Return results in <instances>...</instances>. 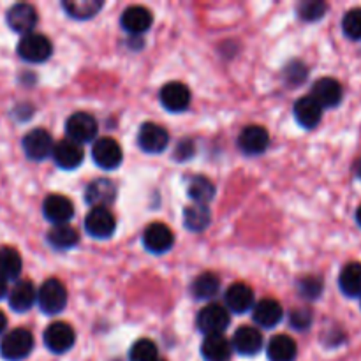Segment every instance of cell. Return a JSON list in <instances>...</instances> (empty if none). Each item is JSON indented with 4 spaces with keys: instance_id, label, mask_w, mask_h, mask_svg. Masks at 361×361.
Here are the masks:
<instances>
[{
    "instance_id": "obj_35",
    "label": "cell",
    "mask_w": 361,
    "mask_h": 361,
    "mask_svg": "<svg viewBox=\"0 0 361 361\" xmlns=\"http://www.w3.org/2000/svg\"><path fill=\"white\" fill-rule=\"evenodd\" d=\"M298 16L303 21H317L326 14L328 6L321 0H305V2L298 4Z\"/></svg>"
},
{
    "instance_id": "obj_40",
    "label": "cell",
    "mask_w": 361,
    "mask_h": 361,
    "mask_svg": "<svg viewBox=\"0 0 361 361\" xmlns=\"http://www.w3.org/2000/svg\"><path fill=\"white\" fill-rule=\"evenodd\" d=\"M194 155V145L189 140L182 141V143L176 145L175 148V159L176 161H187Z\"/></svg>"
},
{
    "instance_id": "obj_27",
    "label": "cell",
    "mask_w": 361,
    "mask_h": 361,
    "mask_svg": "<svg viewBox=\"0 0 361 361\" xmlns=\"http://www.w3.org/2000/svg\"><path fill=\"white\" fill-rule=\"evenodd\" d=\"M46 240H48V243L53 249L69 250L80 243V233L69 224L53 226L48 231V235H46Z\"/></svg>"
},
{
    "instance_id": "obj_32",
    "label": "cell",
    "mask_w": 361,
    "mask_h": 361,
    "mask_svg": "<svg viewBox=\"0 0 361 361\" xmlns=\"http://www.w3.org/2000/svg\"><path fill=\"white\" fill-rule=\"evenodd\" d=\"M189 197L196 204H207L212 203L215 197V185L210 178L207 176H194L189 183Z\"/></svg>"
},
{
    "instance_id": "obj_4",
    "label": "cell",
    "mask_w": 361,
    "mask_h": 361,
    "mask_svg": "<svg viewBox=\"0 0 361 361\" xmlns=\"http://www.w3.org/2000/svg\"><path fill=\"white\" fill-rule=\"evenodd\" d=\"M229 323H231L229 310L224 305H219V303H208L207 307L200 310L196 317L197 330L204 334V337L207 335L224 334Z\"/></svg>"
},
{
    "instance_id": "obj_42",
    "label": "cell",
    "mask_w": 361,
    "mask_h": 361,
    "mask_svg": "<svg viewBox=\"0 0 361 361\" xmlns=\"http://www.w3.org/2000/svg\"><path fill=\"white\" fill-rule=\"evenodd\" d=\"M6 328H7V317H6V314H4L2 310H0V337H2V335H4Z\"/></svg>"
},
{
    "instance_id": "obj_29",
    "label": "cell",
    "mask_w": 361,
    "mask_h": 361,
    "mask_svg": "<svg viewBox=\"0 0 361 361\" xmlns=\"http://www.w3.org/2000/svg\"><path fill=\"white\" fill-rule=\"evenodd\" d=\"M23 270V259L20 252L13 247H2L0 249V277L4 281H16Z\"/></svg>"
},
{
    "instance_id": "obj_39",
    "label": "cell",
    "mask_w": 361,
    "mask_h": 361,
    "mask_svg": "<svg viewBox=\"0 0 361 361\" xmlns=\"http://www.w3.org/2000/svg\"><path fill=\"white\" fill-rule=\"evenodd\" d=\"M286 78H288L289 83H295V87H298V85L307 78L305 66H302L300 62H293L291 66L286 69Z\"/></svg>"
},
{
    "instance_id": "obj_37",
    "label": "cell",
    "mask_w": 361,
    "mask_h": 361,
    "mask_svg": "<svg viewBox=\"0 0 361 361\" xmlns=\"http://www.w3.org/2000/svg\"><path fill=\"white\" fill-rule=\"evenodd\" d=\"M298 291L303 298L316 300L317 296L323 293V282H321V279L317 277H305L300 281Z\"/></svg>"
},
{
    "instance_id": "obj_23",
    "label": "cell",
    "mask_w": 361,
    "mask_h": 361,
    "mask_svg": "<svg viewBox=\"0 0 361 361\" xmlns=\"http://www.w3.org/2000/svg\"><path fill=\"white\" fill-rule=\"evenodd\" d=\"M233 349L231 341L224 337V334L219 335H207L201 344V355L204 361H231Z\"/></svg>"
},
{
    "instance_id": "obj_5",
    "label": "cell",
    "mask_w": 361,
    "mask_h": 361,
    "mask_svg": "<svg viewBox=\"0 0 361 361\" xmlns=\"http://www.w3.org/2000/svg\"><path fill=\"white\" fill-rule=\"evenodd\" d=\"M55 141H53L51 134L44 129H32L27 133L21 141L25 155L30 161H44V159L51 157L53 150H55Z\"/></svg>"
},
{
    "instance_id": "obj_25",
    "label": "cell",
    "mask_w": 361,
    "mask_h": 361,
    "mask_svg": "<svg viewBox=\"0 0 361 361\" xmlns=\"http://www.w3.org/2000/svg\"><path fill=\"white\" fill-rule=\"evenodd\" d=\"M293 113H295L296 122L303 129H314L321 122V118H323V108L310 95L300 97L295 102V106H293Z\"/></svg>"
},
{
    "instance_id": "obj_41",
    "label": "cell",
    "mask_w": 361,
    "mask_h": 361,
    "mask_svg": "<svg viewBox=\"0 0 361 361\" xmlns=\"http://www.w3.org/2000/svg\"><path fill=\"white\" fill-rule=\"evenodd\" d=\"M6 296H9V286H7V281L0 277V300L6 298Z\"/></svg>"
},
{
    "instance_id": "obj_9",
    "label": "cell",
    "mask_w": 361,
    "mask_h": 361,
    "mask_svg": "<svg viewBox=\"0 0 361 361\" xmlns=\"http://www.w3.org/2000/svg\"><path fill=\"white\" fill-rule=\"evenodd\" d=\"M6 21L11 30L16 32V34H21V37H23V35H28L34 32L35 25L39 21L37 11L30 4H14L7 11Z\"/></svg>"
},
{
    "instance_id": "obj_43",
    "label": "cell",
    "mask_w": 361,
    "mask_h": 361,
    "mask_svg": "<svg viewBox=\"0 0 361 361\" xmlns=\"http://www.w3.org/2000/svg\"><path fill=\"white\" fill-rule=\"evenodd\" d=\"M356 176L361 180V157H360V161L356 162Z\"/></svg>"
},
{
    "instance_id": "obj_14",
    "label": "cell",
    "mask_w": 361,
    "mask_h": 361,
    "mask_svg": "<svg viewBox=\"0 0 361 361\" xmlns=\"http://www.w3.org/2000/svg\"><path fill=\"white\" fill-rule=\"evenodd\" d=\"M161 104L171 113H182L190 106V90L182 81H169L161 88Z\"/></svg>"
},
{
    "instance_id": "obj_3",
    "label": "cell",
    "mask_w": 361,
    "mask_h": 361,
    "mask_svg": "<svg viewBox=\"0 0 361 361\" xmlns=\"http://www.w3.org/2000/svg\"><path fill=\"white\" fill-rule=\"evenodd\" d=\"M18 56L28 63H42L51 56L53 44L46 35L32 32V34L23 35L18 42Z\"/></svg>"
},
{
    "instance_id": "obj_45",
    "label": "cell",
    "mask_w": 361,
    "mask_h": 361,
    "mask_svg": "<svg viewBox=\"0 0 361 361\" xmlns=\"http://www.w3.org/2000/svg\"><path fill=\"white\" fill-rule=\"evenodd\" d=\"M157 361H164V360H161V358H159V360H157Z\"/></svg>"
},
{
    "instance_id": "obj_44",
    "label": "cell",
    "mask_w": 361,
    "mask_h": 361,
    "mask_svg": "<svg viewBox=\"0 0 361 361\" xmlns=\"http://www.w3.org/2000/svg\"><path fill=\"white\" fill-rule=\"evenodd\" d=\"M356 221H358V224L361 226V204L358 207V210H356Z\"/></svg>"
},
{
    "instance_id": "obj_10",
    "label": "cell",
    "mask_w": 361,
    "mask_h": 361,
    "mask_svg": "<svg viewBox=\"0 0 361 361\" xmlns=\"http://www.w3.org/2000/svg\"><path fill=\"white\" fill-rule=\"evenodd\" d=\"M42 215L53 226L69 224L71 219L74 217V204L69 197L62 194H49L42 201Z\"/></svg>"
},
{
    "instance_id": "obj_26",
    "label": "cell",
    "mask_w": 361,
    "mask_h": 361,
    "mask_svg": "<svg viewBox=\"0 0 361 361\" xmlns=\"http://www.w3.org/2000/svg\"><path fill=\"white\" fill-rule=\"evenodd\" d=\"M267 355L270 361H295L298 355V345L288 335H275L268 342Z\"/></svg>"
},
{
    "instance_id": "obj_36",
    "label": "cell",
    "mask_w": 361,
    "mask_h": 361,
    "mask_svg": "<svg viewBox=\"0 0 361 361\" xmlns=\"http://www.w3.org/2000/svg\"><path fill=\"white\" fill-rule=\"evenodd\" d=\"M342 30L353 41H360L361 39V7L348 11L342 20Z\"/></svg>"
},
{
    "instance_id": "obj_1",
    "label": "cell",
    "mask_w": 361,
    "mask_h": 361,
    "mask_svg": "<svg viewBox=\"0 0 361 361\" xmlns=\"http://www.w3.org/2000/svg\"><path fill=\"white\" fill-rule=\"evenodd\" d=\"M34 351V335L25 328H16L0 341V356L7 361H21Z\"/></svg>"
},
{
    "instance_id": "obj_2",
    "label": "cell",
    "mask_w": 361,
    "mask_h": 361,
    "mask_svg": "<svg viewBox=\"0 0 361 361\" xmlns=\"http://www.w3.org/2000/svg\"><path fill=\"white\" fill-rule=\"evenodd\" d=\"M37 305L48 316L60 314L67 305V289L59 279H48L37 289Z\"/></svg>"
},
{
    "instance_id": "obj_31",
    "label": "cell",
    "mask_w": 361,
    "mask_h": 361,
    "mask_svg": "<svg viewBox=\"0 0 361 361\" xmlns=\"http://www.w3.org/2000/svg\"><path fill=\"white\" fill-rule=\"evenodd\" d=\"M212 222V212L208 210L207 204L192 203L183 212V224L189 231H204Z\"/></svg>"
},
{
    "instance_id": "obj_13",
    "label": "cell",
    "mask_w": 361,
    "mask_h": 361,
    "mask_svg": "<svg viewBox=\"0 0 361 361\" xmlns=\"http://www.w3.org/2000/svg\"><path fill=\"white\" fill-rule=\"evenodd\" d=\"M175 243V235L162 222H154L143 231V245L152 254H164L171 250Z\"/></svg>"
},
{
    "instance_id": "obj_20",
    "label": "cell",
    "mask_w": 361,
    "mask_h": 361,
    "mask_svg": "<svg viewBox=\"0 0 361 361\" xmlns=\"http://www.w3.org/2000/svg\"><path fill=\"white\" fill-rule=\"evenodd\" d=\"M233 349L242 356H256L263 349V335L254 326H242L233 335Z\"/></svg>"
},
{
    "instance_id": "obj_18",
    "label": "cell",
    "mask_w": 361,
    "mask_h": 361,
    "mask_svg": "<svg viewBox=\"0 0 361 361\" xmlns=\"http://www.w3.org/2000/svg\"><path fill=\"white\" fill-rule=\"evenodd\" d=\"M120 23H122L123 30L129 32L130 35L140 37L141 34H145V32L152 27V23H154V16H152V13L147 9V7L130 6L122 13Z\"/></svg>"
},
{
    "instance_id": "obj_19",
    "label": "cell",
    "mask_w": 361,
    "mask_h": 361,
    "mask_svg": "<svg viewBox=\"0 0 361 361\" xmlns=\"http://www.w3.org/2000/svg\"><path fill=\"white\" fill-rule=\"evenodd\" d=\"M116 185L108 178H97L85 189V200L94 208H106L116 200Z\"/></svg>"
},
{
    "instance_id": "obj_11",
    "label": "cell",
    "mask_w": 361,
    "mask_h": 361,
    "mask_svg": "<svg viewBox=\"0 0 361 361\" xmlns=\"http://www.w3.org/2000/svg\"><path fill=\"white\" fill-rule=\"evenodd\" d=\"M169 134L162 126L154 122H147L140 127L137 133V145L147 154H161L168 148Z\"/></svg>"
},
{
    "instance_id": "obj_22",
    "label": "cell",
    "mask_w": 361,
    "mask_h": 361,
    "mask_svg": "<svg viewBox=\"0 0 361 361\" xmlns=\"http://www.w3.org/2000/svg\"><path fill=\"white\" fill-rule=\"evenodd\" d=\"M7 302L14 312H27L37 303V289L30 281H18L9 291Z\"/></svg>"
},
{
    "instance_id": "obj_28",
    "label": "cell",
    "mask_w": 361,
    "mask_h": 361,
    "mask_svg": "<svg viewBox=\"0 0 361 361\" xmlns=\"http://www.w3.org/2000/svg\"><path fill=\"white\" fill-rule=\"evenodd\" d=\"M341 291L349 298H361V263H349L338 275Z\"/></svg>"
},
{
    "instance_id": "obj_33",
    "label": "cell",
    "mask_w": 361,
    "mask_h": 361,
    "mask_svg": "<svg viewBox=\"0 0 361 361\" xmlns=\"http://www.w3.org/2000/svg\"><path fill=\"white\" fill-rule=\"evenodd\" d=\"M102 6L104 4L101 0H69L62 4L66 13L74 20H90L102 9Z\"/></svg>"
},
{
    "instance_id": "obj_12",
    "label": "cell",
    "mask_w": 361,
    "mask_h": 361,
    "mask_svg": "<svg viewBox=\"0 0 361 361\" xmlns=\"http://www.w3.org/2000/svg\"><path fill=\"white\" fill-rule=\"evenodd\" d=\"M94 162L102 169H116L123 161L122 147L113 137H101L92 147Z\"/></svg>"
},
{
    "instance_id": "obj_21",
    "label": "cell",
    "mask_w": 361,
    "mask_h": 361,
    "mask_svg": "<svg viewBox=\"0 0 361 361\" xmlns=\"http://www.w3.org/2000/svg\"><path fill=\"white\" fill-rule=\"evenodd\" d=\"M226 309L235 314H245L254 309V291L243 282H236L226 289Z\"/></svg>"
},
{
    "instance_id": "obj_17",
    "label": "cell",
    "mask_w": 361,
    "mask_h": 361,
    "mask_svg": "<svg viewBox=\"0 0 361 361\" xmlns=\"http://www.w3.org/2000/svg\"><path fill=\"white\" fill-rule=\"evenodd\" d=\"M51 157L59 168L71 171V169H76L78 166L83 162L85 152L80 143H76V141L67 137V140L59 141V143L55 145V150H53Z\"/></svg>"
},
{
    "instance_id": "obj_30",
    "label": "cell",
    "mask_w": 361,
    "mask_h": 361,
    "mask_svg": "<svg viewBox=\"0 0 361 361\" xmlns=\"http://www.w3.org/2000/svg\"><path fill=\"white\" fill-rule=\"evenodd\" d=\"M219 291H221V279L212 271L197 275L190 286V293L197 300H212Z\"/></svg>"
},
{
    "instance_id": "obj_38",
    "label": "cell",
    "mask_w": 361,
    "mask_h": 361,
    "mask_svg": "<svg viewBox=\"0 0 361 361\" xmlns=\"http://www.w3.org/2000/svg\"><path fill=\"white\" fill-rule=\"evenodd\" d=\"M289 323H291V326L295 328V330H307V328H310V324H312V312L307 309L293 310L291 316H289Z\"/></svg>"
},
{
    "instance_id": "obj_34",
    "label": "cell",
    "mask_w": 361,
    "mask_h": 361,
    "mask_svg": "<svg viewBox=\"0 0 361 361\" xmlns=\"http://www.w3.org/2000/svg\"><path fill=\"white\" fill-rule=\"evenodd\" d=\"M129 360L130 361H157L159 360L157 345H155L150 338H140V341L130 348Z\"/></svg>"
},
{
    "instance_id": "obj_24",
    "label": "cell",
    "mask_w": 361,
    "mask_h": 361,
    "mask_svg": "<svg viewBox=\"0 0 361 361\" xmlns=\"http://www.w3.org/2000/svg\"><path fill=\"white\" fill-rule=\"evenodd\" d=\"M284 317L282 305L274 298H264L257 302L252 309L254 323L261 328H275Z\"/></svg>"
},
{
    "instance_id": "obj_16",
    "label": "cell",
    "mask_w": 361,
    "mask_h": 361,
    "mask_svg": "<svg viewBox=\"0 0 361 361\" xmlns=\"http://www.w3.org/2000/svg\"><path fill=\"white\" fill-rule=\"evenodd\" d=\"M270 145V134L261 126H247L238 136V148L247 155H261Z\"/></svg>"
},
{
    "instance_id": "obj_7",
    "label": "cell",
    "mask_w": 361,
    "mask_h": 361,
    "mask_svg": "<svg viewBox=\"0 0 361 361\" xmlns=\"http://www.w3.org/2000/svg\"><path fill=\"white\" fill-rule=\"evenodd\" d=\"M97 120L90 113L78 111L71 115L66 122L67 137L80 145L94 141L95 136H97Z\"/></svg>"
},
{
    "instance_id": "obj_8",
    "label": "cell",
    "mask_w": 361,
    "mask_h": 361,
    "mask_svg": "<svg viewBox=\"0 0 361 361\" xmlns=\"http://www.w3.org/2000/svg\"><path fill=\"white\" fill-rule=\"evenodd\" d=\"M116 219L108 208H92L85 217V231L95 240L111 238L115 235Z\"/></svg>"
},
{
    "instance_id": "obj_15",
    "label": "cell",
    "mask_w": 361,
    "mask_h": 361,
    "mask_svg": "<svg viewBox=\"0 0 361 361\" xmlns=\"http://www.w3.org/2000/svg\"><path fill=\"white\" fill-rule=\"evenodd\" d=\"M310 97L321 106V108H335L341 104L344 97L342 85L335 78H321L312 85V94Z\"/></svg>"
},
{
    "instance_id": "obj_6",
    "label": "cell",
    "mask_w": 361,
    "mask_h": 361,
    "mask_svg": "<svg viewBox=\"0 0 361 361\" xmlns=\"http://www.w3.org/2000/svg\"><path fill=\"white\" fill-rule=\"evenodd\" d=\"M42 338H44V345L49 351L55 353V355H63L69 349H73L74 342H76V331L69 323L55 321L46 328Z\"/></svg>"
}]
</instances>
